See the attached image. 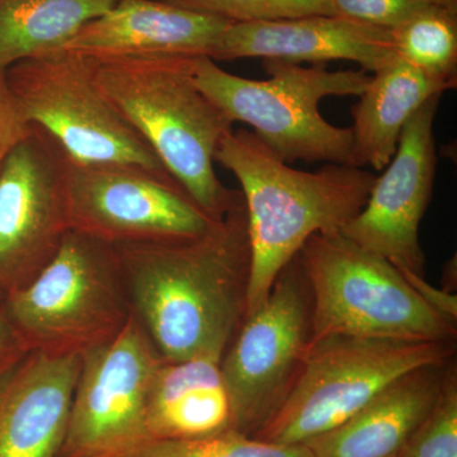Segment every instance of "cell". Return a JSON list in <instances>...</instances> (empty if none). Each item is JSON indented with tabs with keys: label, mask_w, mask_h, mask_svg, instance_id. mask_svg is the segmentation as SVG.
Here are the masks:
<instances>
[{
	"label": "cell",
	"mask_w": 457,
	"mask_h": 457,
	"mask_svg": "<svg viewBox=\"0 0 457 457\" xmlns=\"http://www.w3.org/2000/svg\"><path fill=\"white\" fill-rule=\"evenodd\" d=\"M21 112L80 164L126 165L170 176L154 150L95 82L92 57L62 49L5 71Z\"/></svg>",
	"instance_id": "cell-8"
},
{
	"label": "cell",
	"mask_w": 457,
	"mask_h": 457,
	"mask_svg": "<svg viewBox=\"0 0 457 457\" xmlns=\"http://www.w3.org/2000/svg\"><path fill=\"white\" fill-rule=\"evenodd\" d=\"M398 457H457V361L453 360L438 398Z\"/></svg>",
	"instance_id": "cell-23"
},
{
	"label": "cell",
	"mask_w": 457,
	"mask_h": 457,
	"mask_svg": "<svg viewBox=\"0 0 457 457\" xmlns=\"http://www.w3.org/2000/svg\"><path fill=\"white\" fill-rule=\"evenodd\" d=\"M82 356L29 352L0 400V457H56Z\"/></svg>",
	"instance_id": "cell-16"
},
{
	"label": "cell",
	"mask_w": 457,
	"mask_h": 457,
	"mask_svg": "<svg viewBox=\"0 0 457 457\" xmlns=\"http://www.w3.org/2000/svg\"><path fill=\"white\" fill-rule=\"evenodd\" d=\"M233 429V411L219 357L162 362L145 413L146 442L210 437Z\"/></svg>",
	"instance_id": "cell-18"
},
{
	"label": "cell",
	"mask_w": 457,
	"mask_h": 457,
	"mask_svg": "<svg viewBox=\"0 0 457 457\" xmlns=\"http://www.w3.org/2000/svg\"><path fill=\"white\" fill-rule=\"evenodd\" d=\"M269 78L246 79L228 73L212 57L198 56L195 82L231 122H245L286 163L352 161L351 128L327 121L319 104L332 96H361L370 80L365 71H329L326 64L303 66L263 60Z\"/></svg>",
	"instance_id": "cell-4"
},
{
	"label": "cell",
	"mask_w": 457,
	"mask_h": 457,
	"mask_svg": "<svg viewBox=\"0 0 457 457\" xmlns=\"http://www.w3.org/2000/svg\"><path fill=\"white\" fill-rule=\"evenodd\" d=\"M123 457H312L305 445H281L228 429L210 437L149 441Z\"/></svg>",
	"instance_id": "cell-22"
},
{
	"label": "cell",
	"mask_w": 457,
	"mask_h": 457,
	"mask_svg": "<svg viewBox=\"0 0 457 457\" xmlns=\"http://www.w3.org/2000/svg\"><path fill=\"white\" fill-rule=\"evenodd\" d=\"M29 353L25 343L0 314V400L7 392L14 371Z\"/></svg>",
	"instance_id": "cell-27"
},
{
	"label": "cell",
	"mask_w": 457,
	"mask_h": 457,
	"mask_svg": "<svg viewBox=\"0 0 457 457\" xmlns=\"http://www.w3.org/2000/svg\"><path fill=\"white\" fill-rule=\"evenodd\" d=\"M409 285L417 291V294L435 311L441 312L445 317L457 320V296L447 293L444 288L435 287L420 276L405 275Z\"/></svg>",
	"instance_id": "cell-28"
},
{
	"label": "cell",
	"mask_w": 457,
	"mask_h": 457,
	"mask_svg": "<svg viewBox=\"0 0 457 457\" xmlns=\"http://www.w3.org/2000/svg\"><path fill=\"white\" fill-rule=\"evenodd\" d=\"M119 0H0V71L65 49L83 26Z\"/></svg>",
	"instance_id": "cell-20"
},
{
	"label": "cell",
	"mask_w": 457,
	"mask_h": 457,
	"mask_svg": "<svg viewBox=\"0 0 457 457\" xmlns=\"http://www.w3.org/2000/svg\"><path fill=\"white\" fill-rule=\"evenodd\" d=\"M441 97L433 96L411 117L392 161L376 177L368 203L341 228L354 243L389 261L403 276L426 278L420 228L435 185L433 126Z\"/></svg>",
	"instance_id": "cell-13"
},
{
	"label": "cell",
	"mask_w": 457,
	"mask_h": 457,
	"mask_svg": "<svg viewBox=\"0 0 457 457\" xmlns=\"http://www.w3.org/2000/svg\"><path fill=\"white\" fill-rule=\"evenodd\" d=\"M453 360L400 376L350 420L305 446L312 457H398L437 400Z\"/></svg>",
	"instance_id": "cell-17"
},
{
	"label": "cell",
	"mask_w": 457,
	"mask_h": 457,
	"mask_svg": "<svg viewBox=\"0 0 457 457\" xmlns=\"http://www.w3.org/2000/svg\"><path fill=\"white\" fill-rule=\"evenodd\" d=\"M230 23L335 14L330 0H162Z\"/></svg>",
	"instance_id": "cell-24"
},
{
	"label": "cell",
	"mask_w": 457,
	"mask_h": 457,
	"mask_svg": "<svg viewBox=\"0 0 457 457\" xmlns=\"http://www.w3.org/2000/svg\"><path fill=\"white\" fill-rule=\"evenodd\" d=\"M390 35L396 57L456 88L457 9L432 5L394 27Z\"/></svg>",
	"instance_id": "cell-21"
},
{
	"label": "cell",
	"mask_w": 457,
	"mask_h": 457,
	"mask_svg": "<svg viewBox=\"0 0 457 457\" xmlns=\"http://www.w3.org/2000/svg\"><path fill=\"white\" fill-rule=\"evenodd\" d=\"M32 131L9 89L5 71H0V168L7 156Z\"/></svg>",
	"instance_id": "cell-26"
},
{
	"label": "cell",
	"mask_w": 457,
	"mask_h": 457,
	"mask_svg": "<svg viewBox=\"0 0 457 457\" xmlns=\"http://www.w3.org/2000/svg\"><path fill=\"white\" fill-rule=\"evenodd\" d=\"M66 204L71 230L111 245L189 239L221 221L204 212L171 176L71 159Z\"/></svg>",
	"instance_id": "cell-10"
},
{
	"label": "cell",
	"mask_w": 457,
	"mask_h": 457,
	"mask_svg": "<svg viewBox=\"0 0 457 457\" xmlns=\"http://www.w3.org/2000/svg\"><path fill=\"white\" fill-rule=\"evenodd\" d=\"M456 345L351 336L317 339L290 395L254 437L305 445L350 420L400 376L455 359Z\"/></svg>",
	"instance_id": "cell-7"
},
{
	"label": "cell",
	"mask_w": 457,
	"mask_h": 457,
	"mask_svg": "<svg viewBox=\"0 0 457 457\" xmlns=\"http://www.w3.org/2000/svg\"><path fill=\"white\" fill-rule=\"evenodd\" d=\"M447 5H450L451 8L457 9V0H444Z\"/></svg>",
	"instance_id": "cell-29"
},
{
	"label": "cell",
	"mask_w": 457,
	"mask_h": 457,
	"mask_svg": "<svg viewBox=\"0 0 457 457\" xmlns=\"http://www.w3.org/2000/svg\"><path fill=\"white\" fill-rule=\"evenodd\" d=\"M231 23L162 0H119L66 45L93 59L129 56H215Z\"/></svg>",
	"instance_id": "cell-15"
},
{
	"label": "cell",
	"mask_w": 457,
	"mask_h": 457,
	"mask_svg": "<svg viewBox=\"0 0 457 457\" xmlns=\"http://www.w3.org/2000/svg\"><path fill=\"white\" fill-rule=\"evenodd\" d=\"M312 343L311 286L296 255L260 308L246 315L222 356L234 431L254 437L278 413L302 374Z\"/></svg>",
	"instance_id": "cell-9"
},
{
	"label": "cell",
	"mask_w": 457,
	"mask_h": 457,
	"mask_svg": "<svg viewBox=\"0 0 457 457\" xmlns=\"http://www.w3.org/2000/svg\"><path fill=\"white\" fill-rule=\"evenodd\" d=\"M113 246L132 314L164 362L222 359L248 309L252 252L245 198L204 236Z\"/></svg>",
	"instance_id": "cell-1"
},
{
	"label": "cell",
	"mask_w": 457,
	"mask_h": 457,
	"mask_svg": "<svg viewBox=\"0 0 457 457\" xmlns=\"http://www.w3.org/2000/svg\"><path fill=\"white\" fill-rule=\"evenodd\" d=\"M453 88L396 56L371 73L360 101L351 110V165L383 170L395 154L411 117L433 96Z\"/></svg>",
	"instance_id": "cell-19"
},
{
	"label": "cell",
	"mask_w": 457,
	"mask_h": 457,
	"mask_svg": "<svg viewBox=\"0 0 457 457\" xmlns=\"http://www.w3.org/2000/svg\"><path fill=\"white\" fill-rule=\"evenodd\" d=\"M215 162L237 177L245 198L252 252L246 315L260 308L309 237L341 231L363 209L376 180L348 164L294 170L248 130L228 132Z\"/></svg>",
	"instance_id": "cell-2"
},
{
	"label": "cell",
	"mask_w": 457,
	"mask_h": 457,
	"mask_svg": "<svg viewBox=\"0 0 457 457\" xmlns=\"http://www.w3.org/2000/svg\"><path fill=\"white\" fill-rule=\"evenodd\" d=\"M312 299V342L329 336L451 342L457 320L417 294L389 261L342 234H315L299 252Z\"/></svg>",
	"instance_id": "cell-6"
},
{
	"label": "cell",
	"mask_w": 457,
	"mask_h": 457,
	"mask_svg": "<svg viewBox=\"0 0 457 457\" xmlns=\"http://www.w3.org/2000/svg\"><path fill=\"white\" fill-rule=\"evenodd\" d=\"M68 155L32 125L0 168V293H16L54 260L71 230Z\"/></svg>",
	"instance_id": "cell-12"
},
{
	"label": "cell",
	"mask_w": 457,
	"mask_h": 457,
	"mask_svg": "<svg viewBox=\"0 0 457 457\" xmlns=\"http://www.w3.org/2000/svg\"><path fill=\"white\" fill-rule=\"evenodd\" d=\"M5 297L3 296L2 293H0V312H2L3 303H4Z\"/></svg>",
	"instance_id": "cell-30"
},
{
	"label": "cell",
	"mask_w": 457,
	"mask_h": 457,
	"mask_svg": "<svg viewBox=\"0 0 457 457\" xmlns=\"http://www.w3.org/2000/svg\"><path fill=\"white\" fill-rule=\"evenodd\" d=\"M197 57L92 59L102 95L204 212L222 220L243 201L242 192L225 187L213 168L233 122L195 82Z\"/></svg>",
	"instance_id": "cell-3"
},
{
	"label": "cell",
	"mask_w": 457,
	"mask_h": 457,
	"mask_svg": "<svg viewBox=\"0 0 457 457\" xmlns=\"http://www.w3.org/2000/svg\"><path fill=\"white\" fill-rule=\"evenodd\" d=\"M0 314L29 352L50 356H83L134 315L114 246L75 230L37 278L5 297Z\"/></svg>",
	"instance_id": "cell-5"
},
{
	"label": "cell",
	"mask_w": 457,
	"mask_h": 457,
	"mask_svg": "<svg viewBox=\"0 0 457 457\" xmlns=\"http://www.w3.org/2000/svg\"><path fill=\"white\" fill-rule=\"evenodd\" d=\"M330 4L336 16L385 29H393L432 5H447L444 0H330Z\"/></svg>",
	"instance_id": "cell-25"
},
{
	"label": "cell",
	"mask_w": 457,
	"mask_h": 457,
	"mask_svg": "<svg viewBox=\"0 0 457 457\" xmlns=\"http://www.w3.org/2000/svg\"><path fill=\"white\" fill-rule=\"evenodd\" d=\"M162 362L134 315L116 338L84 353L56 457H123L145 444L147 395Z\"/></svg>",
	"instance_id": "cell-11"
},
{
	"label": "cell",
	"mask_w": 457,
	"mask_h": 457,
	"mask_svg": "<svg viewBox=\"0 0 457 457\" xmlns=\"http://www.w3.org/2000/svg\"><path fill=\"white\" fill-rule=\"evenodd\" d=\"M390 29L365 25L336 14L288 20L231 23L213 62L245 57L326 64L335 60L357 62L374 71L395 57Z\"/></svg>",
	"instance_id": "cell-14"
}]
</instances>
